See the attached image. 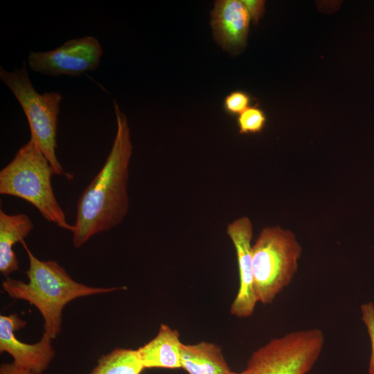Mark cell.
<instances>
[{"label": "cell", "mask_w": 374, "mask_h": 374, "mask_svg": "<svg viewBox=\"0 0 374 374\" xmlns=\"http://www.w3.org/2000/svg\"><path fill=\"white\" fill-rule=\"evenodd\" d=\"M117 130L112 149L77 202L73 243L80 248L94 235L120 224L129 211L127 181L132 154L126 116L114 100Z\"/></svg>", "instance_id": "1"}, {"label": "cell", "mask_w": 374, "mask_h": 374, "mask_svg": "<svg viewBox=\"0 0 374 374\" xmlns=\"http://www.w3.org/2000/svg\"><path fill=\"white\" fill-rule=\"evenodd\" d=\"M29 260L26 271L28 283L10 277L2 283L3 290L15 299H22L37 308L44 321V332L52 339L61 331L62 310L71 301L82 296L105 294L123 287H89L74 280L55 260L37 258L22 241Z\"/></svg>", "instance_id": "2"}, {"label": "cell", "mask_w": 374, "mask_h": 374, "mask_svg": "<svg viewBox=\"0 0 374 374\" xmlns=\"http://www.w3.org/2000/svg\"><path fill=\"white\" fill-rule=\"evenodd\" d=\"M49 161L31 141L22 146L0 171V194L21 198L33 204L48 222L73 231L55 196Z\"/></svg>", "instance_id": "3"}, {"label": "cell", "mask_w": 374, "mask_h": 374, "mask_svg": "<svg viewBox=\"0 0 374 374\" xmlns=\"http://www.w3.org/2000/svg\"><path fill=\"white\" fill-rule=\"evenodd\" d=\"M302 249L293 232L266 226L252 245L253 288L258 302L271 304L297 272Z\"/></svg>", "instance_id": "4"}, {"label": "cell", "mask_w": 374, "mask_h": 374, "mask_svg": "<svg viewBox=\"0 0 374 374\" xmlns=\"http://www.w3.org/2000/svg\"><path fill=\"white\" fill-rule=\"evenodd\" d=\"M0 79L17 99L28 121L30 139L53 168L54 175L72 179L64 171L55 154L60 105L62 95L56 91L39 94L29 78L26 62L19 69L8 71L0 67Z\"/></svg>", "instance_id": "5"}, {"label": "cell", "mask_w": 374, "mask_h": 374, "mask_svg": "<svg viewBox=\"0 0 374 374\" xmlns=\"http://www.w3.org/2000/svg\"><path fill=\"white\" fill-rule=\"evenodd\" d=\"M321 330L312 328L274 338L250 357L242 374H308L324 345Z\"/></svg>", "instance_id": "6"}, {"label": "cell", "mask_w": 374, "mask_h": 374, "mask_svg": "<svg viewBox=\"0 0 374 374\" xmlns=\"http://www.w3.org/2000/svg\"><path fill=\"white\" fill-rule=\"evenodd\" d=\"M102 55L98 40L93 36H85L69 40L49 51H30L28 61L34 71L44 75L76 77L94 71Z\"/></svg>", "instance_id": "7"}, {"label": "cell", "mask_w": 374, "mask_h": 374, "mask_svg": "<svg viewBox=\"0 0 374 374\" xmlns=\"http://www.w3.org/2000/svg\"><path fill=\"white\" fill-rule=\"evenodd\" d=\"M226 233L235 249L240 278L238 292L230 311L237 317L245 318L253 313L258 302L253 288L251 255L253 226L250 219L244 216L235 220L228 224Z\"/></svg>", "instance_id": "8"}, {"label": "cell", "mask_w": 374, "mask_h": 374, "mask_svg": "<svg viewBox=\"0 0 374 374\" xmlns=\"http://www.w3.org/2000/svg\"><path fill=\"white\" fill-rule=\"evenodd\" d=\"M26 325V322L16 314L0 316V352L10 354L16 364L35 374H42L55 356V350L51 345L52 339L43 333L42 337L36 344L20 341L15 332Z\"/></svg>", "instance_id": "9"}, {"label": "cell", "mask_w": 374, "mask_h": 374, "mask_svg": "<svg viewBox=\"0 0 374 374\" xmlns=\"http://www.w3.org/2000/svg\"><path fill=\"white\" fill-rule=\"evenodd\" d=\"M211 16L214 38L222 48L236 51L245 46L251 18L241 1H215Z\"/></svg>", "instance_id": "10"}, {"label": "cell", "mask_w": 374, "mask_h": 374, "mask_svg": "<svg viewBox=\"0 0 374 374\" xmlns=\"http://www.w3.org/2000/svg\"><path fill=\"white\" fill-rule=\"evenodd\" d=\"M33 228L26 214L10 215L0 209V272L4 276L19 270L14 245L24 241Z\"/></svg>", "instance_id": "11"}, {"label": "cell", "mask_w": 374, "mask_h": 374, "mask_svg": "<svg viewBox=\"0 0 374 374\" xmlns=\"http://www.w3.org/2000/svg\"><path fill=\"white\" fill-rule=\"evenodd\" d=\"M179 332L162 324L157 335L136 349L145 368H181Z\"/></svg>", "instance_id": "12"}, {"label": "cell", "mask_w": 374, "mask_h": 374, "mask_svg": "<svg viewBox=\"0 0 374 374\" xmlns=\"http://www.w3.org/2000/svg\"><path fill=\"white\" fill-rule=\"evenodd\" d=\"M181 368L188 374H229L231 372L216 344L199 342L180 347Z\"/></svg>", "instance_id": "13"}, {"label": "cell", "mask_w": 374, "mask_h": 374, "mask_svg": "<svg viewBox=\"0 0 374 374\" xmlns=\"http://www.w3.org/2000/svg\"><path fill=\"white\" fill-rule=\"evenodd\" d=\"M143 369L136 350L116 348L102 356L89 374H141Z\"/></svg>", "instance_id": "14"}, {"label": "cell", "mask_w": 374, "mask_h": 374, "mask_svg": "<svg viewBox=\"0 0 374 374\" xmlns=\"http://www.w3.org/2000/svg\"><path fill=\"white\" fill-rule=\"evenodd\" d=\"M267 118L265 112L257 105L249 107L238 116L240 134H256L265 127Z\"/></svg>", "instance_id": "15"}, {"label": "cell", "mask_w": 374, "mask_h": 374, "mask_svg": "<svg viewBox=\"0 0 374 374\" xmlns=\"http://www.w3.org/2000/svg\"><path fill=\"white\" fill-rule=\"evenodd\" d=\"M251 101V96L247 92L233 91L224 98L223 107L230 115H240L249 107Z\"/></svg>", "instance_id": "16"}, {"label": "cell", "mask_w": 374, "mask_h": 374, "mask_svg": "<svg viewBox=\"0 0 374 374\" xmlns=\"http://www.w3.org/2000/svg\"><path fill=\"white\" fill-rule=\"evenodd\" d=\"M362 320L364 323L371 342V354L368 366V374H374V304L366 302L360 306Z\"/></svg>", "instance_id": "17"}, {"label": "cell", "mask_w": 374, "mask_h": 374, "mask_svg": "<svg viewBox=\"0 0 374 374\" xmlns=\"http://www.w3.org/2000/svg\"><path fill=\"white\" fill-rule=\"evenodd\" d=\"M253 24H257L265 12V1L262 0H241Z\"/></svg>", "instance_id": "18"}, {"label": "cell", "mask_w": 374, "mask_h": 374, "mask_svg": "<svg viewBox=\"0 0 374 374\" xmlns=\"http://www.w3.org/2000/svg\"><path fill=\"white\" fill-rule=\"evenodd\" d=\"M0 374H35L15 362L3 364L0 366Z\"/></svg>", "instance_id": "19"}, {"label": "cell", "mask_w": 374, "mask_h": 374, "mask_svg": "<svg viewBox=\"0 0 374 374\" xmlns=\"http://www.w3.org/2000/svg\"><path fill=\"white\" fill-rule=\"evenodd\" d=\"M229 374H242V372H240V373H235V372L231 371V372L230 373H229Z\"/></svg>", "instance_id": "20"}]
</instances>
